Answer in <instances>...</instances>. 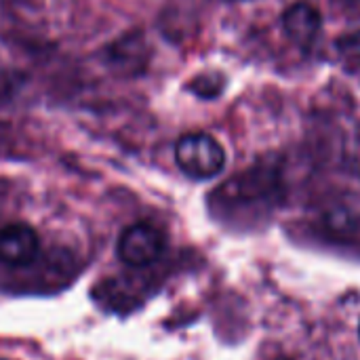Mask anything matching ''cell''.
Returning <instances> with one entry per match:
<instances>
[{
    "mask_svg": "<svg viewBox=\"0 0 360 360\" xmlns=\"http://www.w3.org/2000/svg\"><path fill=\"white\" fill-rule=\"evenodd\" d=\"M190 89L198 97L211 99V97H217L224 91V78L219 74H205V76H198L196 80H192Z\"/></svg>",
    "mask_w": 360,
    "mask_h": 360,
    "instance_id": "cell-6",
    "label": "cell"
},
{
    "mask_svg": "<svg viewBox=\"0 0 360 360\" xmlns=\"http://www.w3.org/2000/svg\"><path fill=\"white\" fill-rule=\"evenodd\" d=\"M175 160L179 169L192 179H211L221 173L226 152L217 139L207 133L184 135L175 146Z\"/></svg>",
    "mask_w": 360,
    "mask_h": 360,
    "instance_id": "cell-1",
    "label": "cell"
},
{
    "mask_svg": "<svg viewBox=\"0 0 360 360\" xmlns=\"http://www.w3.org/2000/svg\"><path fill=\"white\" fill-rule=\"evenodd\" d=\"M165 247H167L165 234L156 226L148 221H139L120 234L118 255L127 266L143 268L156 262L162 255Z\"/></svg>",
    "mask_w": 360,
    "mask_h": 360,
    "instance_id": "cell-2",
    "label": "cell"
},
{
    "mask_svg": "<svg viewBox=\"0 0 360 360\" xmlns=\"http://www.w3.org/2000/svg\"><path fill=\"white\" fill-rule=\"evenodd\" d=\"M40 240L32 226L8 224L0 228V262L6 266H27L38 255Z\"/></svg>",
    "mask_w": 360,
    "mask_h": 360,
    "instance_id": "cell-4",
    "label": "cell"
},
{
    "mask_svg": "<svg viewBox=\"0 0 360 360\" xmlns=\"http://www.w3.org/2000/svg\"><path fill=\"white\" fill-rule=\"evenodd\" d=\"M278 173L274 169L257 167L226 184L224 192L232 200H262L274 205L278 200Z\"/></svg>",
    "mask_w": 360,
    "mask_h": 360,
    "instance_id": "cell-3",
    "label": "cell"
},
{
    "mask_svg": "<svg viewBox=\"0 0 360 360\" xmlns=\"http://www.w3.org/2000/svg\"><path fill=\"white\" fill-rule=\"evenodd\" d=\"M359 333H360V329H359Z\"/></svg>",
    "mask_w": 360,
    "mask_h": 360,
    "instance_id": "cell-8",
    "label": "cell"
},
{
    "mask_svg": "<svg viewBox=\"0 0 360 360\" xmlns=\"http://www.w3.org/2000/svg\"><path fill=\"white\" fill-rule=\"evenodd\" d=\"M338 49L346 55H360V32L346 34L338 40Z\"/></svg>",
    "mask_w": 360,
    "mask_h": 360,
    "instance_id": "cell-7",
    "label": "cell"
},
{
    "mask_svg": "<svg viewBox=\"0 0 360 360\" xmlns=\"http://www.w3.org/2000/svg\"><path fill=\"white\" fill-rule=\"evenodd\" d=\"M321 25H323V19H321L319 8L308 4V2L291 4L283 13V27H285V32L304 49H308L316 40V36L321 32Z\"/></svg>",
    "mask_w": 360,
    "mask_h": 360,
    "instance_id": "cell-5",
    "label": "cell"
}]
</instances>
